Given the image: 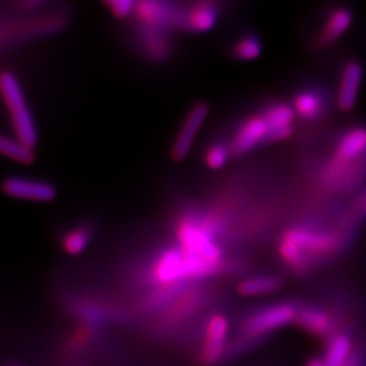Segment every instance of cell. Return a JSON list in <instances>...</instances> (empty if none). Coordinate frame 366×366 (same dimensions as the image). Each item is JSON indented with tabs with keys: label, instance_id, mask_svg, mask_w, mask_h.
Wrapping results in <instances>:
<instances>
[{
	"label": "cell",
	"instance_id": "9a60e30c",
	"mask_svg": "<svg viewBox=\"0 0 366 366\" xmlns=\"http://www.w3.org/2000/svg\"><path fill=\"white\" fill-rule=\"evenodd\" d=\"M364 79V66L358 60H349L340 72L337 104L342 112H352L361 90Z\"/></svg>",
	"mask_w": 366,
	"mask_h": 366
},
{
	"label": "cell",
	"instance_id": "5b68a950",
	"mask_svg": "<svg viewBox=\"0 0 366 366\" xmlns=\"http://www.w3.org/2000/svg\"><path fill=\"white\" fill-rule=\"evenodd\" d=\"M134 21L137 26L151 27L169 31L183 30L184 6L172 1L142 0L136 1Z\"/></svg>",
	"mask_w": 366,
	"mask_h": 366
},
{
	"label": "cell",
	"instance_id": "8992f818",
	"mask_svg": "<svg viewBox=\"0 0 366 366\" xmlns=\"http://www.w3.org/2000/svg\"><path fill=\"white\" fill-rule=\"evenodd\" d=\"M295 323L308 335L325 340L352 325L345 322L343 317L334 310L315 304L300 305Z\"/></svg>",
	"mask_w": 366,
	"mask_h": 366
},
{
	"label": "cell",
	"instance_id": "484cf974",
	"mask_svg": "<svg viewBox=\"0 0 366 366\" xmlns=\"http://www.w3.org/2000/svg\"><path fill=\"white\" fill-rule=\"evenodd\" d=\"M105 6L116 19H127L134 13L136 1L133 0H109Z\"/></svg>",
	"mask_w": 366,
	"mask_h": 366
},
{
	"label": "cell",
	"instance_id": "7c38bea8",
	"mask_svg": "<svg viewBox=\"0 0 366 366\" xmlns=\"http://www.w3.org/2000/svg\"><path fill=\"white\" fill-rule=\"evenodd\" d=\"M68 24L66 13H48L34 15L21 24H13L10 26V39H36L56 34L61 31Z\"/></svg>",
	"mask_w": 366,
	"mask_h": 366
},
{
	"label": "cell",
	"instance_id": "2e32d148",
	"mask_svg": "<svg viewBox=\"0 0 366 366\" xmlns=\"http://www.w3.org/2000/svg\"><path fill=\"white\" fill-rule=\"evenodd\" d=\"M136 42L140 48L142 54L149 61L163 63L170 59L172 45L169 31L151 29V27L137 26Z\"/></svg>",
	"mask_w": 366,
	"mask_h": 366
},
{
	"label": "cell",
	"instance_id": "7a4b0ae2",
	"mask_svg": "<svg viewBox=\"0 0 366 366\" xmlns=\"http://www.w3.org/2000/svg\"><path fill=\"white\" fill-rule=\"evenodd\" d=\"M0 92L10 116L15 139L34 149L39 143V129L30 106L27 104L24 89L13 71H1Z\"/></svg>",
	"mask_w": 366,
	"mask_h": 366
},
{
	"label": "cell",
	"instance_id": "d4e9b609",
	"mask_svg": "<svg viewBox=\"0 0 366 366\" xmlns=\"http://www.w3.org/2000/svg\"><path fill=\"white\" fill-rule=\"evenodd\" d=\"M232 157L229 142H214L204 152V163L210 170L222 169Z\"/></svg>",
	"mask_w": 366,
	"mask_h": 366
},
{
	"label": "cell",
	"instance_id": "f1b7e54d",
	"mask_svg": "<svg viewBox=\"0 0 366 366\" xmlns=\"http://www.w3.org/2000/svg\"><path fill=\"white\" fill-rule=\"evenodd\" d=\"M364 205H365V209H366V197H365V204H364Z\"/></svg>",
	"mask_w": 366,
	"mask_h": 366
},
{
	"label": "cell",
	"instance_id": "ffe728a7",
	"mask_svg": "<svg viewBox=\"0 0 366 366\" xmlns=\"http://www.w3.org/2000/svg\"><path fill=\"white\" fill-rule=\"evenodd\" d=\"M354 22V14L349 7H337L328 14L317 34V42L328 46L342 39Z\"/></svg>",
	"mask_w": 366,
	"mask_h": 366
},
{
	"label": "cell",
	"instance_id": "cb8c5ba5",
	"mask_svg": "<svg viewBox=\"0 0 366 366\" xmlns=\"http://www.w3.org/2000/svg\"><path fill=\"white\" fill-rule=\"evenodd\" d=\"M0 152L3 157L14 160L19 164H24V166H30L36 162L34 149L21 143L15 137L1 136L0 137Z\"/></svg>",
	"mask_w": 366,
	"mask_h": 366
},
{
	"label": "cell",
	"instance_id": "4fadbf2b",
	"mask_svg": "<svg viewBox=\"0 0 366 366\" xmlns=\"http://www.w3.org/2000/svg\"><path fill=\"white\" fill-rule=\"evenodd\" d=\"M261 113L269 128L266 144L288 140L293 133V121L296 118L292 105L285 102H273L266 106Z\"/></svg>",
	"mask_w": 366,
	"mask_h": 366
},
{
	"label": "cell",
	"instance_id": "8fae6325",
	"mask_svg": "<svg viewBox=\"0 0 366 366\" xmlns=\"http://www.w3.org/2000/svg\"><path fill=\"white\" fill-rule=\"evenodd\" d=\"M1 187L4 194L29 202L46 204L52 202L57 197V189L53 183L24 177H9L3 181Z\"/></svg>",
	"mask_w": 366,
	"mask_h": 366
},
{
	"label": "cell",
	"instance_id": "30bf717a",
	"mask_svg": "<svg viewBox=\"0 0 366 366\" xmlns=\"http://www.w3.org/2000/svg\"><path fill=\"white\" fill-rule=\"evenodd\" d=\"M366 155V127L357 125L343 132L337 142L331 172H346L357 159Z\"/></svg>",
	"mask_w": 366,
	"mask_h": 366
},
{
	"label": "cell",
	"instance_id": "603a6c76",
	"mask_svg": "<svg viewBox=\"0 0 366 366\" xmlns=\"http://www.w3.org/2000/svg\"><path fill=\"white\" fill-rule=\"evenodd\" d=\"M263 44L259 36L254 33L243 34L236 39L231 48V54L237 61H254L261 57Z\"/></svg>",
	"mask_w": 366,
	"mask_h": 366
},
{
	"label": "cell",
	"instance_id": "e0dca14e",
	"mask_svg": "<svg viewBox=\"0 0 366 366\" xmlns=\"http://www.w3.org/2000/svg\"><path fill=\"white\" fill-rule=\"evenodd\" d=\"M219 3L212 0H201L184 7L183 31L193 34L209 33L219 21Z\"/></svg>",
	"mask_w": 366,
	"mask_h": 366
},
{
	"label": "cell",
	"instance_id": "5bb4252c",
	"mask_svg": "<svg viewBox=\"0 0 366 366\" xmlns=\"http://www.w3.org/2000/svg\"><path fill=\"white\" fill-rule=\"evenodd\" d=\"M360 337L357 326L349 325L325 340V353L322 358L325 365L346 366Z\"/></svg>",
	"mask_w": 366,
	"mask_h": 366
},
{
	"label": "cell",
	"instance_id": "7402d4cb",
	"mask_svg": "<svg viewBox=\"0 0 366 366\" xmlns=\"http://www.w3.org/2000/svg\"><path fill=\"white\" fill-rule=\"evenodd\" d=\"M92 240V227L87 224H78L63 234L60 237V246L68 255L76 257L86 251Z\"/></svg>",
	"mask_w": 366,
	"mask_h": 366
},
{
	"label": "cell",
	"instance_id": "ac0fdd59",
	"mask_svg": "<svg viewBox=\"0 0 366 366\" xmlns=\"http://www.w3.org/2000/svg\"><path fill=\"white\" fill-rule=\"evenodd\" d=\"M292 107L302 121L314 122L325 117L328 104L326 92L319 87H304L295 94Z\"/></svg>",
	"mask_w": 366,
	"mask_h": 366
},
{
	"label": "cell",
	"instance_id": "d6986e66",
	"mask_svg": "<svg viewBox=\"0 0 366 366\" xmlns=\"http://www.w3.org/2000/svg\"><path fill=\"white\" fill-rule=\"evenodd\" d=\"M205 301V292L201 288L190 287L183 292L182 295L164 310V316H162V322L166 325L182 323L189 316L198 311V308Z\"/></svg>",
	"mask_w": 366,
	"mask_h": 366
},
{
	"label": "cell",
	"instance_id": "3957f363",
	"mask_svg": "<svg viewBox=\"0 0 366 366\" xmlns=\"http://www.w3.org/2000/svg\"><path fill=\"white\" fill-rule=\"evenodd\" d=\"M300 305L295 301H281L249 312L240 325V338L261 343L275 331L296 322Z\"/></svg>",
	"mask_w": 366,
	"mask_h": 366
},
{
	"label": "cell",
	"instance_id": "83f0119b",
	"mask_svg": "<svg viewBox=\"0 0 366 366\" xmlns=\"http://www.w3.org/2000/svg\"><path fill=\"white\" fill-rule=\"evenodd\" d=\"M305 366H326L325 365V362H323V360L322 358H317V357H314V358H310L308 361H307V364Z\"/></svg>",
	"mask_w": 366,
	"mask_h": 366
},
{
	"label": "cell",
	"instance_id": "9c48e42d",
	"mask_svg": "<svg viewBox=\"0 0 366 366\" xmlns=\"http://www.w3.org/2000/svg\"><path fill=\"white\" fill-rule=\"evenodd\" d=\"M267 134L269 128L261 112L242 119L229 140L232 157H244L262 144H266Z\"/></svg>",
	"mask_w": 366,
	"mask_h": 366
},
{
	"label": "cell",
	"instance_id": "277c9868",
	"mask_svg": "<svg viewBox=\"0 0 366 366\" xmlns=\"http://www.w3.org/2000/svg\"><path fill=\"white\" fill-rule=\"evenodd\" d=\"M144 280L154 290L192 287L189 264L181 247L175 244L157 252L147 266Z\"/></svg>",
	"mask_w": 366,
	"mask_h": 366
},
{
	"label": "cell",
	"instance_id": "ba28073f",
	"mask_svg": "<svg viewBox=\"0 0 366 366\" xmlns=\"http://www.w3.org/2000/svg\"><path fill=\"white\" fill-rule=\"evenodd\" d=\"M209 105L205 101L197 102L187 112L182 125L171 145L170 157L172 162L181 163L187 157L192 147L194 144V139L198 132L202 128V125L205 124L207 118L209 116Z\"/></svg>",
	"mask_w": 366,
	"mask_h": 366
},
{
	"label": "cell",
	"instance_id": "4316f807",
	"mask_svg": "<svg viewBox=\"0 0 366 366\" xmlns=\"http://www.w3.org/2000/svg\"><path fill=\"white\" fill-rule=\"evenodd\" d=\"M346 366H366V337H360Z\"/></svg>",
	"mask_w": 366,
	"mask_h": 366
},
{
	"label": "cell",
	"instance_id": "6da1fadb",
	"mask_svg": "<svg viewBox=\"0 0 366 366\" xmlns=\"http://www.w3.org/2000/svg\"><path fill=\"white\" fill-rule=\"evenodd\" d=\"M337 244L334 234L310 228L295 227L288 229L278 243V254L289 267L297 273L310 269L317 257L326 255Z\"/></svg>",
	"mask_w": 366,
	"mask_h": 366
},
{
	"label": "cell",
	"instance_id": "44dd1931",
	"mask_svg": "<svg viewBox=\"0 0 366 366\" xmlns=\"http://www.w3.org/2000/svg\"><path fill=\"white\" fill-rule=\"evenodd\" d=\"M282 285H284V281L280 275H251V277L240 280L236 285V290L240 296L255 297V296L273 295L282 288Z\"/></svg>",
	"mask_w": 366,
	"mask_h": 366
},
{
	"label": "cell",
	"instance_id": "52a82bcc",
	"mask_svg": "<svg viewBox=\"0 0 366 366\" xmlns=\"http://www.w3.org/2000/svg\"><path fill=\"white\" fill-rule=\"evenodd\" d=\"M229 322L224 314L210 315L204 327V337L198 350V362L202 366L217 365L228 353Z\"/></svg>",
	"mask_w": 366,
	"mask_h": 366
}]
</instances>
